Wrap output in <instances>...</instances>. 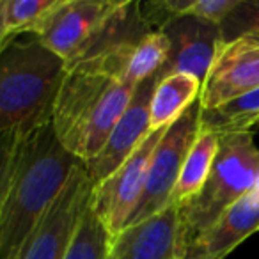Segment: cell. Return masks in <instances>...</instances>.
<instances>
[{"instance_id":"6da1fadb","label":"cell","mask_w":259,"mask_h":259,"mask_svg":"<svg viewBox=\"0 0 259 259\" xmlns=\"http://www.w3.org/2000/svg\"><path fill=\"white\" fill-rule=\"evenodd\" d=\"M52 121L20 132L8 194L0 209V259H18L25 241L80 165Z\"/></svg>"},{"instance_id":"7a4b0ae2","label":"cell","mask_w":259,"mask_h":259,"mask_svg":"<svg viewBox=\"0 0 259 259\" xmlns=\"http://www.w3.org/2000/svg\"><path fill=\"white\" fill-rule=\"evenodd\" d=\"M134 93L135 87L100 69L68 68L52 112V126L61 144L80 162L93 160Z\"/></svg>"},{"instance_id":"3957f363","label":"cell","mask_w":259,"mask_h":259,"mask_svg":"<svg viewBox=\"0 0 259 259\" xmlns=\"http://www.w3.org/2000/svg\"><path fill=\"white\" fill-rule=\"evenodd\" d=\"M68 64L32 32L0 41V134L52 121Z\"/></svg>"},{"instance_id":"277c9868","label":"cell","mask_w":259,"mask_h":259,"mask_svg":"<svg viewBox=\"0 0 259 259\" xmlns=\"http://www.w3.org/2000/svg\"><path fill=\"white\" fill-rule=\"evenodd\" d=\"M257 181L259 148L254 142V134L219 135V151L202 190L178 206L183 248L204 233L227 208L254 190Z\"/></svg>"},{"instance_id":"5b68a950","label":"cell","mask_w":259,"mask_h":259,"mask_svg":"<svg viewBox=\"0 0 259 259\" xmlns=\"http://www.w3.org/2000/svg\"><path fill=\"white\" fill-rule=\"evenodd\" d=\"M201 101L197 100L163 132L153 151L144 194L126 226L149 219L172 204L170 197L183 169L185 158L201 132Z\"/></svg>"},{"instance_id":"8992f818","label":"cell","mask_w":259,"mask_h":259,"mask_svg":"<svg viewBox=\"0 0 259 259\" xmlns=\"http://www.w3.org/2000/svg\"><path fill=\"white\" fill-rule=\"evenodd\" d=\"M167 128L153 130L134 155L122 162L107 180L94 187L91 208L112 238L124 229L137 208L148 181L153 151Z\"/></svg>"},{"instance_id":"52a82bcc","label":"cell","mask_w":259,"mask_h":259,"mask_svg":"<svg viewBox=\"0 0 259 259\" xmlns=\"http://www.w3.org/2000/svg\"><path fill=\"white\" fill-rule=\"evenodd\" d=\"M94 185L80 163L47 215L25 241L18 259H64L78 224L91 204Z\"/></svg>"},{"instance_id":"ba28073f","label":"cell","mask_w":259,"mask_h":259,"mask_svg":"<svg viewBox=\"0 0 259 259\" xmlns=\"http://www.w3.org/2000/svg\"><path fill=\"white\" fill-rule=\"evenodd\" d=\"M115 4L105 0H55L54 8L30 32L71 66Z\"/></svg>"},{"instance_id":"9c48e42d","label":"cell","mask_w":259,"mask_h":259,"mask_svg":"<svg viewBox=\"0 0 259 259\" xmlns=\"http://www.w3.org/2000/svg\"><path fill=\"white\" fill-rule=\"evenodd\" d=\"M259 87V32L220 43L201 89L202 110L219 107Z\"/></svg>"},{"instance_id":"30bf717a","label":"cell","mask_w":259,"mask_h":259,"mask_svg":"<svg viewBox=\"0 0 259 259\" xmlns=\"http://www.w3.org/2000/svg\"><path fill=\"white\" fill-rule=\"evenodd\" d=\"M158 82L160 76L155 75L135 87L132 101L119 117L101 151L93 160L83 163L94 187L107 180L122 162L134 155L135 149L153 132L149 121V105Z\"/></svg>"},{"instance_id":"8fae6325","label":"cell","mask_w":259,"mask_h":259,"mask_svg":"<svg viewBox=\"0 0 259 259\" xmlns=\"http://www.w3.org/2000/svg\"><path fill=\"white\" fill-rule=\"evenodd\" d=\"M160 32L169 41V54L158 76L165 78L174 73H187L204 83L222 43L220 25L195 16L170 18Z\"/></svg>"},{"instance_id":"7c38bea8","label":"cell","mask_w":259,"mask_h":259,"mask_svg":"<svg viewBox=\"0 0 259 259\" xmlns=\"http://www.w3.org/2000/svg\"><path fill=\"white\" fill-rule=\"evenodd\" d=\"M181 224L178 204L126 226L110 241L108 259H181Z\"/></svg>"},{"instance_id":"4fadbf2b","label":"cell","mask_w":259,"mask_h":259,"mask_svg":"<svg viewBox=\"0 0 259 259\" xmlns=\"http://www.w3.org/2000/svg\"><path fill=\"white\" fill-rule=\"evenodd\" d=\"M259 231V190L227 208L204 233L185 245L181 259H226L240 243Z\"/></svg>"},{"instance_id":"5bb4252c","label":"cell","mask_w":259,"mask_h":259,"mask_svg":"<svg viewBox=\"0 0 259 259\" xmlns=\"http://www.w3.org/2000/svg\"><path fill=\"white\" fill-rule=\"evenodd\" d=\"M202 83L187 73H174L160 78L149 105L151 130H162L181 117L201 96Z\"/></svg>"},{"instance_id":"9a60e30c","label":"cell","mask_w":259,"mask_h":259,"mask_svg":"<svg viewBox=\"0 0 259 259\" xmlns=\"http://www.w3.org/2000/svg\"><path fill=\"white\" fill-rule=\"evenodd\" d=\"M217 151H219V135L201 130L185 158L183 169H181L176 188L170 197L172 204H183L202 190L209 172H211Z\"/></svg>"},{"instance_id":"2e32d148","label":"cell","mask_w":259,"mask_h":259,"mask_svg":"<svg viewBox=\"0 0 259 259\" xmlns=\"http://www.w3.org/2000/svg\"><path fill=\"white\" fill-rule=\"evenodd\" d=\"M259 122V87L219 107L201 110V130L217 135L252 132Z\"/></svg>"},{"instance_id":"e0dca14e","label":"cell","mask_w":259,"mask_h":259,"mask_svg":"<svg viewBox=\"0 0 259 259\" xmlns=\"http://www.w3.org/2000/svg\"><path fill=\"white\" fill-rule=\"evenodd\" d=\"M169 54V41L163 32H151L142 37L122 59L121 80L132 87L158 75Z\"/></svg>"},{"instance_id":"ac0fdd59","label":"cell","mask_w":259,"mask_h":259,"mask_svg":"<svg viewBox=\"0 0 259 259\" xmlns=\"http://www.w3.org/2000/svg\"><path fill=\"white\" fill-rule=\"evenodd\" d=\"M110 241L112 236L89 204L64 259H108Z\"/></svg>"},{"instance_id":"d6986e66","label":"cell","mask_w":259,"mask_h":259,"mask_svg":"<svg viewBox=\"0 0 259 259\" xmlns=\"http://www.w3.org/2000/svg\"><path fill=\"white\" fill-rule=\"evenodd\" d=\"M55 0H6V36L30 32L41 18L54 8Z\"/></svg>"},{"instance_id":"ffe728a7","label":"cell","mask_w":259,"mask_h":259,"mask_svg":"<svg viewBox=\"0 0 259 259\" xmlns=\"http://www.w3.org/2000/svg\"><path fill=\"white\" fill-rule=\"evenodd\" d=\"M248 32H259V0H240L233 13L220 23L222 43Z\"/></svg>"},{"instance_id":"44dd1931","label":"cell","mask_w":259,"mask_h":259,"mask_svg":"<svg viewBox=\"0 0 259 259\" xmlns=\"http://www.w3.org/2000/svg\"><path fill=\"white\" fill-rule=\"evenodd\" d=\"M18 137V130H11V132H2L0 134V209H2V204H4L9 181H11Z\"/></svg>"},{"instance_id":"7402d4cb","label":"cell","mask_w":259,"mask_h":259,"mask_svg":"<svg viewBox=\"0 0 259 259\" xmlns=\"http://www.w3.org/2000/svg\"><path fill=\"white\" fill-rule=\"evenodd\" d=\"M4 4L6 0H0V41L6 37V25H4Z\"/></svg>"}]
</instances>
